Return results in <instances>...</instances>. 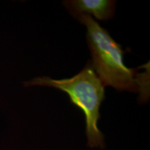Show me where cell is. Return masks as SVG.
<instances>
[{"label": "cell", "mask_w": 150, "mask_h": 150, "mask_svg": "<svg viewBox=\"0 0 150 150\" xmlns=\"http://www.w3.org/2000/svg\"><path fill=\"white\" fill-rule=\"evenodd\" d=\"M86 26V38L92 56V65L104 87L111 86L117 91L140 93L141 102L149 97V67L143 73L127 67L124 63L125 51L91 16H73Z\"/></svg>", "instance_id": "obj_1"}, {"label": "cell", "mask_w": 150, "mask_h": 150, "mask_svg": "<svg viewBox=\"0 0 150 150\" xmlns=\"http://www.w3.org/2000/svg\"><path fill=\"white\" fill-rule=\"evenodd\" d=\"M24 86H49L66 93L71 102L85 115L88 146L99 149L105 147L104 135L98 128L99 108L105 98V87L94 70L91 61H88L83 70L71 78L53 79L48 76H42L24 81Z\"/></svg>", "instance_id": "obj_2"}, {"label": "cell", "mask_w": 150, "mask_h": 150, "mask_svg": "<svg viewBox=\"0 0 150 150\" xmlns=\"http://www.w3.org/2000/svg\"><path fill=\"white\" fill-rule=\"evenodd\" d=\"M115 1L111 0H70L63 2L72 16L77 14L93 15L99 20L113 18Z\"/></svg>", "instance_id": "obj_3"}]
</instances>
